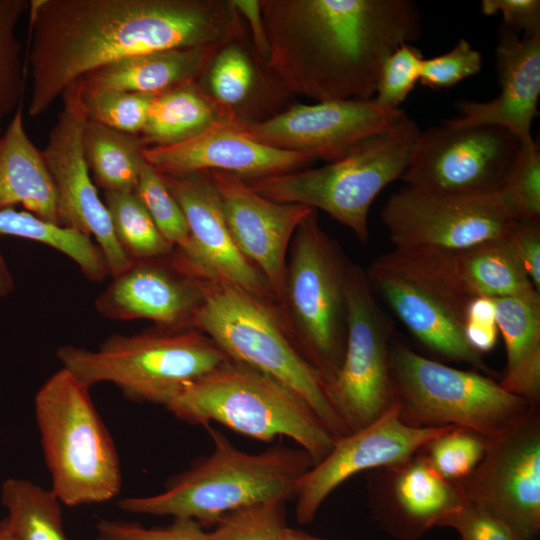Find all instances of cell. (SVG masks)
Returning a JSON list of instances; mask_svg holds the SVG:
<instances>
[{"label":"cell","instance_id":"1","mask_svg":"<svg viewBox=\"0 0 540 540\" xmlns=\"http://www.w3.org/2000/svg\"><path fill=\"white\" fill-rule=\"evenodd\" d=\"M29 115L118 60L152 51L224 47L243 35L231 0H30Z\"/></svg>","mask_w":540,"mask_h":540},{"label":"cell","instance_id":"2","mask_svg":"<svg viewBox=\"0 0 540 540\" xmlns=\"http://www.w3.org/2000/svg\"><path fill=\"white\" fill-rule=\"evenodd\" d=\"M264 65L289 92L322 101L371 100L384 60L422 34L410 0H260Z\"/></svg>","mask_w":540,"mask_h":540},{"label":"cell","instance_id":"3","mask_svg":"<svg viewBox=\"0 0 540 540\" xmlns=\"http://www.w3.org/2000/svg\"><path fill=\"white\" fill-rule=\"evenodd\" d=\"M212 452L174 475L164 491L118 501L127 513L191 519L206 527L234 510L270 500H293L315 460L304 449L276 445L259 453L238 449L222 432L205 426Z\"/></svg>","mask_w":540,"mask_h":540},{"label":"cell","instance_id":"4","mask_svg":"<svg viewBox=\"0 0 540 540\" xmlns=\"http://www.w3.org/2000/svg\"><path fill=\"white\" fill-rule=\"evenodd\" d=\"M164 408L185 423L205 427L216 422L263 442L288 437L316 463L329 454L336 440L300 396L234 360L183 386Z\"/></svg>","mask_w":540,"mask_h":540},{"label":"cell","instance_id":"5","mask_svg":"<svg viewBox=\"0 0 540 540\" xmlns=\"http://www.w3.org/2000/svg\"><path fill=\"white\" fill-rule=\"evenodd\" d=\"M352 262L321 227L318 212L301 221L291 240L276 301L297 350L326 387L336 378L347 338V278Z\"/></svg>","mask_w":540,"mask_h":540},{"label":"cell","instance_id":"6","mask_svg":"<svg viewBox=\"0 0 540 540\" xmlns=\"http://www.w3.org/2000/svg\"><path fill=\"white\" fill-rule=\"evenodd\" d=\"M89 390L62 367L43 383L34 399L50 490L69 507L112 500L122 486L116 446Z\"/></svg>","mask_w":540,"mask_h":540},{"label":"cell","instance_id":"7","mask_svg":"<svg viewBox=\"0 0 540 540\" xmlns=\"http://www.w3.org/2000/svg\"><path fill=\"white\" fill-rule=\"evenodd\" d=\"M421 132L407 115L359 142L342 158L322 167L243 179L258 194L278 202L320 209L369 241V211L378 194L400 179Z\"/></svg>","mask_w":540,"mask_h":540},{"label":"cell","instance_id":"8","mask_svg":"<svg viewBox=\"0 0 540 540\" xmlns=\"http://www.w3.org/2000/svg\"><path fill=\"white\" fill-rule=\"evenodd\" d=\"M56 356L89 387L111 383L129 400L163 407L186 384L233 361L196 328L112 334L94 350L65 345Z\"/></svg>","mask_w":540,"mask_h":540},{"label":"cell","instance_id":"9","mask_svg":"<svg viewBox=\"0 0 540 540\" xmlns=\"http://www.w3.org/2000/svg\"><path fill=\"white\" fill-rule=\"evenodd\" d=\"M195 328L232 360L271 376L300 396L335 439L349 434L327 398L320 375L290 338L276 301L220 277H205V300Z\"/></svg>","mask_w":540,"mask_h":540},{"label":"cell","instance_id":"10","mask_svg":"<svg viewBox=\"0 0 540 540\" xmlns=\"http://www.w3.org/2000/svg\"><path fill=\"white\" fill-rule=\"evenodd\" d=\"M390 379L401 419L415 427L454 426L486 438L536 408L485 375L428 359L399 342L391 345Z\"/></svg>","mask_w":540,"mask_h":540},{"label":"cell","instance_id":"11","mask_svg":"<svg viewBox=\"0 0 540 540\" xmlns=\"http://www.w3.org/2000/svg\"><path fill=\"white\" fill-rule=\"evenodd\" d=\"M373 290L423 345L450 360L489 372L464 335L473 298L444 280L416 251L393 249L365 270Z\"/></svg>","mask_w":540,"mask_h":540},{"label":"cell","instance_id":"12","mask_svg":"<svg viewBox=\"0 0 540 540\" xmlns=\"http://www.w3.org/2000/svg\"><path fill=\"white\" fill-rule=\"evenodd\" d=\"M347 338L343 361L327 398L348 433L381 416L393 402L391 326L376 302L365 270L352 263L347 278Z\"/></svg>","mask_w":540,"mask_h":540},{"label":"cell","instance_id":"13","mask_svg":"<svg viewBox=\"0 0 540 540\" xmlns=\"http://www.w3.org/2000/svg\"><path fill=\"white\" fill-rule=\"evenodd\" d=\"M520 140L495 125L456 127L447 121L421 132L401 176L420 191L487 195L498 192L514 165Z\"/></svg>","mask_w":540,"mask_h":540},{"label":"cell","instance_id":"14","mask_svg":"<svg viewBox=\"0 0 540 540\" xmlns=\"http://www.w3.org/2000/svg\"><path fill=\"white\" fill-rule=\"evenodd\" d=\"M464 501L497 517L521 540L540 531V420L533 408L485 438L476 468L456 482Z\"/></svg>","mask_w":540,"mask_h":540},{"label":"cell","instance_id":"15","mask_svg":"<svg viewBox=\"0 0 540 540\" xmlns=\"http://www.w3.org/2000/svg\"><path fill=\"white\" fill-rule=\"evenodd\" d=\"M398 250L455 251L502 238L514 220L497 193L458 195L405 186L381 212Z\"/></svg>","mask_w":540,"mask_h":540},{"label":"cell","instance_id":"16","mask_svg":"<svg viewBox=\"0 0 540 540\" xmlns=\"http://www.w3.org/2000/svg\"><path fill=\"white\" fill-rule=\"evenodd\" d=\"M62 98L63 108L42 151L56 188L58 223L93 236L109 275L115 277L133 261L118 243L109 212L92 182L83 148L88 118L78 80L67 87Z\"/></svg>","mask_w":540,"mask_h":540},{"label":"cell","instance_id":"17","mask_svg":"<svg viewBox=\"0 0 540 540\" xmlns=\"http://www.w3.org/2000/svg\"><path fill=\"white\" fill-rule=\"evenodd\" d=\"M454 426L415 427L400 417L395 401L368 426L335 440L332 450L300 479L294 500L296 520L313 521L327 497L353 475L394 468Z\"/></svg>","mask_w":540,"mask_h":540},{"label":"cell","instance_id":"18","mask_svg":"<svg viewBox=\"0 0 540 540\" xmlns=\"http://www.w3.org/2000/svg\"><path fill=\"white\" fill-rule=\"evenodd\" d=\"M405 115L400 108L385 109L372 99L336 100L298 104L260 122L232 123L267 146L333 162Z\"/></svg>","mask_w":540,"mask_h":540},{"label":"cell","instance_id":"19","mask_svg":"<svg viewBox=\"0 0 540 540\" xmlns=\"http://www.w3.org/2000/svg\"><path fill=\"white\" fill-rule=\"evenodd\" d=\"M205 300V277L175 255L133 261L95 299L96 310L112 320L145 319L166 330L195 328Z\"/></svg>","mask_w":540,"mask_h":540},{"label":"cell","instance_id":"20","mask_svg":"<svg viewBox=\"0 0 540 540\" xmlns=\"http://www.w3.org/2000/svg\"><path fill=\"white\" fill-rule=\"evenodd\" d=\"M162 176L190 232V246L184 251L174 249L180 261L201 277L217 276L261 298L276 301L263 275L235 245L209 174Z\"/></svg>","mask_w":540,"mask_h":540},{"label":"cell","instance_id":"21","mask_svg":"<svg viewBox=\"0 0 540 540\" xmlns=\"http://www.w3.org/2000/svg\"><path fill=\"white\" fill-rule=\"evenodd\" d=\"M207 173L219 193L235 245L263 275L277 301L283 288L291 240L313 208L268 199L235 174Z\"/></svg>","mask_w":540,"mask_h":540},{"label":"cell","instance_id":"22","mask_svg":"<svg viewBox=\"0 0 540 540\" xmlns=\"http://www.w3.org/2000/svg\"><path fill=\"white\" fill-rule=\"evenodd\" d=\"M142 156L161 175L220 171L243 179L300 170L316 160L308 154L260 143L231 122L216 123L175 145L144 147Z\"/></svg>","mask_w":540,"mask_h":540},{"label":"cell","instance_id":"23","mask_svg":"<svg viewBox=\"0 0 540 540\" xmlns=\"http://www.w3.org/2000/svg\"><path fill=\"white\" fill-rule=\"evenodd\" d=\"M495 56L499 95L487 102L460 101V116L447 122L456 127L495 125L521 143L530 142L540 96V32L520 36L514 29L499 26Z\"/></svg>","mask_w":540,"mask_h":540},{"label":"cell","instance_id":"24","mask_svg":"<svg viewBox=\"0 0 540 540\" xmlns=\"http://www.w3.org/2000/svg\"><path fill=\"white\" fill-rule=\"evenodd\" d=\"M220 47H190L152 51L130 56L79 78L85 93L124 91L157 95L198 81Z\"/></svg>","mask_w":540,"mask_h":540},{"label":"cell","instance_id":"25","mask_svg":"<svg viewBox=\"0 0 540 540\" xmlns=\"http://www.w3.org/2000/svg\"><path fill=\"white\" fill-rule=\"evenodd\" d=\"M415 455L392 468V505L383 515L386 528L406 540L439 526L444 517L463 503L457 483L437 474L425 455Z\"/></svg>","mask_w":540,"mask_h":540},{"label":"cell","instance_id":"26","mask_svg":"<svg viewBox=\"0 0 540 540\" xmlns=\"http://www.w3.org/2000/svg\"><path fill=\"white\" fill-rule=\"evenodd\" d=\"M21 204L58 223L56 188L40 151L27 135L20 106L0 139V210Z\"/></svg>","mask_w":540,"mask_h":540},{"label":"cell","instance_id":"27","mask_svg":"<svg viewBox=\"0 0 540 540\" xmlns=\"http://www.w3.org/2000/svg\"><path fill=\"white\" fill-rule=\"evenodd\" d=\"M493 300L507 357L499 384L536 407L540 399V293L531 289Z\"/></svg>","mask_w":540,"mask_h":540},{"label":"cell","instance_id":"28","mask_svg":"<svg viewBox=\"0 0 540 540\" xmlns=\"http://www.w3.org/2000/svg\"><path fill=\"white\" fill-rule=\"evenodd\" d=\"M503 237L461 250L424 251L443 277L471 298H497L534 289Z\"/></svg>","mask_w":540,"mask_h":540},{"label":"cell","instance_id":"29","mask_svg":"<svg viewBox=\"0 0 540 540\" xmlns=\"http://www.w3.org/2000/svg\"><path fill=\"white\" fill-rule=\"evenodd\" d=\"M219 122H227L222 111L194 81L155 95L139 138L144 147L171 146Z\"/></svg>","mask_w":540,"mask_h":540},{"label":"cell","instance_id":"30","mask_svg":"<svg viewBox=\"0 0 540 540\" xmlns=\"http://www.w3.org/2000/svg\"><path fill=\"white\" fill-rule=\"evenodd\" d=\"M83 148L89 170L104 192H135L144 148L139 137L88 120Z\"/></svg>","mask_w":540,"mask_h":540},{"label":"cell","instance_id":"31","mask_svg":"<svg viewBox=\"0 0 540 540\" xmlns=\"http://www.w3.org/2000/svg\"><path fill=\"white\" fill-rule=\"evenodd\" d=\"M0 499L16 540H69L62 503L50 489L30 480L9 478L1 486Z\"/></svg>","mask_w":540,"mask_h":540},{"label":"cell","instance_id":"32","mask_svg":"<svg viewBox=\"0 0 540 540\" xmlns=\"http://www.w3.org/2000/svg\"><path fill=\"white\" fill-rule=\"evenodd\" d=\"M0 234L37 241L63 253L91 281L102 282L109 275L105 259L89 235L43 220L28 211L1 209Z\"/></svg>","mask_w":540,"mask_h":540},{"label":"cell","instance_id":"33","mask_svg":"<svg viewBox=\"0 0 540 540\" xmlns=\"http://www.w3.org/2000/svg\"><path fill=\"white\" fill-rule=\"evenodd\" d=\"M114 234L132 261L170 255L175 247L161 234L135 192H104Z\"/></svg>","mask_w":540,"mask_h":540},{"label":"cell","instance_id":"34","mask_svg":"<svg viewBox=\"0 0 540 540\" xmlns=\"http://www.w3.org/2000/svg\"><path fill=\"white\" fill-rule=\"evenodd\" d=\"M207 95L218 105L227 122L239 121L238 107L256 86V70L247 52L237 42L222 47L204 74Z\"/></svg>","mask_w":540,"mask_h":540},{"label":"cell","instance_id":"35","mask_svg":"<svg viewBox=\"0 0 540 540\" xmlns=\"http://www.w3.org/2000/svg\"><path fill=\"white\" fill-rule=\"evenodd\" d=\"M30 0H0V139L5 119L20 107L25 73L17 27Z\"/></svg>","mask_w":540,"mask_h":540},{"label":"cell","instance_id":"36","mask_svg":"<svg viewBox=\"0 0 540 540\" xmlns=\"http://www.w3.org/2000/svg\"><path fill=\"white\" fill-rule=\"evenodd\" d=\"M497 195L514 221H540V151L534 139L521 143Z\"/></svg>","mask_w":540,"mask_h":540},{"label":"cell","instance_id":"37","mask_svg":"<svg viewBox=\"0 0 540 540\" xmlns=\"http://www.w3.org/2000/svg\"><path fill=\"white\" fill-rule=\"evenodd\" d=\"M135 194L164 238L177 250H186L191 240L185 216L163 176L144 159L140 164Z\"/></svg>","mask_w":540,"mask_h":540},{"label":"cell","instance_id":"38","mask_svg":"<svg viewBox=\"0 0 540 540\" xmlns=\"http://www.w3.org/2000/svg\"><path fill=\"white\" fill-rule=\"evenodd\" d=\"M286 501L270 500L222 516L209 532L211 540H282Z\"/></svg>","mask_w":540,"mask_h":540},{"label":"cell","instance_id":"39","mask_svg":"<svg viewBox=\"0 0 540 540\" xmlns=\"http://www.w3.org/2000/svg\"><path fill=\"white\" fill-rule=\"evenodd\" d=\"M431 468L444 479L458 482L478 465L485 452V437L454 427L434 438L425 446Z\"/></svg>","mask_w":540,"mask_h":540},{"label":"cell","instance_id":"40","mask_svg":"<svg viewBox=\"0 0 540 540\" xmlns=\"http://www.w3.org/2000/svg\"><path fill=\"white\" fill-rule=\"evenodd\" d=\"M82 97L88 120L136 135L141 133L145 125L155 95L124 91H82Z\"/></svg>","mask_w":540,"mask_h":540},{"label":"cell","instance_id":"41","mask_svg":"<svg viewBox=\"0 0 540 540\" xmlns=\"http://www.w3.org/2000/svg\"><path fill=\"white\" fill-rule=\"evenodd\" d=\"M424 57L411 43L398 46L383 62L372 99L385 109H398L419 82Z\"/></svg>","mask_w":540,"mask_h":540},{"label":"cell","instance_id":"42","mask_svg":"<svg viewBox=\"0 0 540 540\" xmlns=\"http://www.w3.org/2000/svg\"><path fill=\"white\" fill-rule=\"evenodd\" d=\"M95 531L96 540H211L203 526L184 518H173L168 525L153 527L100 518L95 524Z\"/></svg>","mask_w":540,"mask_h":540},{"label":"cell","instance_id":"43","mask_svg":"<svg viewBox=\"0 0 540 540\" xmlns=\"http://www.w3.org/2000/svg\"><path fill=\"white\" fill-rule=\"evenodd\" d=\"M481 68V53L461 38L450 51L423 60L419 83L431 89L449 88Z\"/></svg>","mask_w":540,"mask_h":540},{"label":"cell","instance_id":"44","mask_svg":"<svg viewBox=\"0 0 540 540\" xmlns=\"http://www.w3.org/2000/svg\"><path fill=\"white\" fill-rule=\"evenodd\" d=\"M439 526L454 529L459 540H521L503 521L464 500Z\"/></svg>","mask_w":540,"mask_h":540},{"label":"cell","instance_id":"45","mask_svg":"<svg viewBox=\"0 0 540 540\" xmlns=\"http://www.w3.org/2000/svg\"><path fill=\"white\" fill-rule=\"evenodd\" d=\"M503 239L523 267L534 289L540 292L539 222L514 221Z\"/></svg>","mask_w":540,"mask_h":540},{"label":"cell","instance_id":"46","mask_svg":"<svg viewBox=\"0 0 540 540\" xmlns=\"http://www.w3.org/2000/svg\"><path fill=\"white\" fill-rule=\"evenodd\" d=\"M498 333L493 298H473L467 307L464 323V335L469 346L480 354L488 352L494 348Z\"/></svg>","mask_w":540,"mask_h":540},{"label":"cell","instance_id":"47","mask_svg":"<svg viewBox=\"0 0 540 540\" xmlns=\"http://www.w3.org/2000/svg\"><path fill=\"white\" fill-rule=\"evenodd\" d=\"M481 11L488 16L500 13L502 25L525 35L540 32L539 0H483Z\"/></svg>","mask_w":540,"mask_h":540},{"label":"cell","instance_id":"48","mask_svg":"<svg viewBox=\"0 0 540 540\" xmlns=\"http://www.w3.org/2000/svg\"><path fill=\"white\" fill-rule=\"evenodd\" d=\"M239 15L246 19L259 60L265 65L269 44L264 26L260 0H231Z\"/></svg>","mask_w":540,"mask_h":540},{"label":"cell","instance_id":"49","mask_svg":"<svg viewBox=\"0 0 540 540\" xmlns=\"http://www.w3.org/2000/svg\"><path fill=\"white\" fill-rule=\"evenodd\" d=\"M14 290L13 276L0 251V297H5Z\"/></svg>","mask_w":540,"mask_h":540},{"label":"cell","instance_id":"50","mask_svg":"<svg viewBox=\"0 0 540 540\" xmlns=\"http://www.w3.org/2000/svg\"><path fill=\"white\" fill-rule=\"evenodd\" d=\"M282 540H329V539L317 537L305 531L294 529L287 526L283 533Z\"/></svg>","mask_w":540,"mask_h":540},{"label":"cell","instance_id":"51","mask_svg":"<svg viewBox=\"0 0 540 540\" xmlns=\"http://www.w3.org/2000/svg\"><path fill=\"white\" fill-rule=\"evenodd\" d=\"M0 540H16L5 518L0 521Z\"/></svg>","mask_w":540,"mask_h":540}]
</instances>
